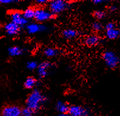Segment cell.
I'll return each instance as SVG.
<instances>
[{
    "label": "cell",
    "mask_w": 120,
    "mask_h": 116,
    "mask_svg": "<svg viewBox=\"0 0 120 116\" xmlns=\"http://www.w3.org/2000/svg\"><path fill=\"white\" fill-rule=\"evenodd\" d=\"M46 98L39 91L36 89L32 91L26 101V107L33 111H36L41 108V106L45 102Z\"/></svg>",
    "instance_id": "obj_1"
},
{
    "label": "cell",
    "mask_w": 120,
    "mask_h": 116,
    "mask_svg": "<svg viewBox=\"0 0 120 116\" xmlns=\"http://www.w3.org/2000/svg\"><path fill=\"white\" fill-rule=\"evenodd\" d=\"M69 3L61 0H55L49 2V11L54 15L60 14L69 7Z\"/></svg>",
    "instance_id": "obj_2"
},
{
    "label": "cell",
    "mask_w": 120,
    "mask_h": 116,
    "mask_svg": "<svg viewBox=\"0 0 120 116\" xmlns=\"http://www.w3.org/2000/svg\"><path fill=\"white\" fill-rule=\"evenodd\" d=\"M102 57L106 66L111 69H114L116 67L120 62V58L113 51H105L103 54Z\"/></svg>",
    "instance_id": "obj_3"
},
{
    "label": "cell",
    "mask_w": 120,
    "mask_h": 116,
    "mask_svg": "<svg viewBox=\"0 0 120 116\" xmlns=\"http://www.w3.org/2000/svg\"><path fill=\"white\" fill-rule=\"evenodd\" d=\"M54 15L49 10L39 8L35 9V19L38 22H44L54 18Z\"/></svg>",
    "instance_id": "obj_4"
},
{
    "label": "cell",
    "mask_w": 120,
    "mask_h": 116,
    "mask_svg": "<svg viewBox=\"0 0 120 116\" xmlns=\"http://www.w3.org/2000/svg\"><path fill=\"white\" fill-rule=\"evenodd\" d=\"M22 108L15 105H7L1 110V116H21Z\"/></svg>",
    "instance_id": "obj_5"
},
{
    "label": "cell",
    "mask_w": 120,
    "mask_h": 116,
    "mask_svg": "<svg viewBox=\"0 0 120 116\" xmlns=\"http://www.w3.org/2000/svg\"><path fill=\"white\" fill-rule=\"evenodd\" d=\"M10 19L11 20V22L15 23L17 25L19 26L20 27L26 26L28 23V20L26 19L23 16L22 12L20 11L14 10L11 11L9 14Z\"/></svg>",
    "instance_id": "obj_6"
},
{
    "label": "cell",
    "mask_w": 120,
    "mask_h": 116,
    "mask_svg": "<svg viewBox=\"0 0 120 116\" xmlns=\"http://www.w3.org/2000/svg\"><path fill=\"white\" fill-rule=\"evenodd\" d=\"M68 114L70 116H87L88 111L82 106L71 105L69 107Z\"/></svg>",
    "instance_id": "obj_7"
},
{
    "label": "cell",
    "mask_w": 120,
    "mask_h": 116,
    "mask_svg": "<svg viewBox=\"0 0 120 116\" xmlns=\"http://www.w3.org/2000/svg\"><path fill=\"white\" fill-rule=\"evenodd\" d=\"M47 29L46 26L38 23H31L27 24L26 26V29L27 32L30 34H35L45 31Z\"/></svg>",
    "instance_id": "obj_8"
},
{
    "label": "cell",
    "mask_w": 120,
    "mask_h": 116,
    "mask_svg": "<svg viewBox=\"0 0 120 116\" xmlns=\"http://www.w3.org/2000/svg\"><path fill=\"white\" fill-rule=\"evenodd\" d=\"M4 30L7 34L10 36L17 35L20 32L21 27L13 22H9L7 23L4 26Z\"/></svg>",
    "instance_id": "obj_9"
},
{
    "label": "cell",
    "mask_w": 120,
    "mask_h": 116,
    "mask_svg": "<svg viewBox=\"0 0 120 116\" xmlns=\"http://www.w3.org/2000/svg\"><path fill=\"white\" fill-rule=\"evenodd\" d=\"M51 66V62L48 61H45L40 64L38 67V74L40 78H44L48 75V70Z\"/></svg>",
    "instance_id": "obj_10"
},
{
    "label": "cell",
    "mask_w": 120,
    "mask_h": 116,
    "mask_svg": "<svg viewBox=\"0 0 120 116\" xmlns=\"http://www.w3.org/2000/svg\"><path fill=\"white\" fill-rule=\"evenodd\" d=\"M101 42V38L95 34L90 35L86 38L84 39V43L88 46H96Z\"/></svg>",
    "instance_id": "obj_11"
},
{
    "label": "cell",
    "mask_w": 120,
    "mask_h": 116,
    "mask_svg": "<svg viewBox=\"0 0 120 116\" xmlns=\"http://www.w3.org/2000/svg\"><path fill=\"white\" fill-rule=\"evenodd\" d=\"M24 52V49L18 46H10L8 49V54L11 57L20 56L22 55Z\"/></svg>",
    "instance_id": "obj_12"
},
{
    "label": "cell",
    "mask_w": 120,
    "mask_h": 116,
    "mask_svg": "<svg viewBox=\"0 0 120 116\" xmlns=\"http://www.w3.org/2000/svg\"><path fill=\"white\" fill-rule=\"evenodd\" d=\"M106 36L109 39H116L120 36V31L117 28L106 31Z\"/></svg>",
    "instance_id": "obj_13"
},
{
    "label": "cell",
    "mask_w": 120,
    "mask_h": 116,
    "mask_svg": "<svg viewBox=\"0 0 120 116\" xmlns=\"http://www.w3.org/2000/svg\"><path fill=\"white\" fill-rule=\"evenodd\" d=\"M22 14L27 20L34 19L35 14V8L33 7L27 8L22 13Z\"/></svg>",
    "instance_id": "obj_14"
},
{
    "label": "cell",
    "mask_w": 120,
    "mask_h": 116,
    "mask_svg": "<svg viewBox=\"0 0 120 116\" xmlns=\"http://www.w3.org/2000/svg\"><path fill=\"white\" fill-rule=\"evenodd\" d=\"M56 108L57 111L61 114L68 113V111L69 110V106L65 102L59 101L56 104Z\"/></svg>",
    "instance_id": "obj_15"
},
{
    "label": "cell",
    "mask_w": 120,
    "mask_h": 116,
    "mask_svg": "<svg viewBox=\"0 0 120 116\" xmlns=\"http://www.w3.org/2000/svg\"><path fill=\"white\" fill-rule=\"evenodd\" d=\"M62 34L65 38L72 39L76 37L78 33L75 30L72 29H67L63 31Z\"/></svg>",
    "instance_id": "obj_16"
},
{
    "label": "cell",
    "mask_w": 120,
    "mask_h": 116,
    "mask_svg": "<svg viewBox=\"0 0 120 116\" xmlns=\"http://www.w3.org/2000/svg\"><path fill=\"white\" fill-rule=\"evenodd\" d=\"M36 83H37V81L35 78L33 77H29L24 82V86L27 89H32L35 86Z\"/></svg>",
    "instance_id": "obj_17"
},
{
    "label": "cell",
    "mask_w": 120,
    "mask_h": 116,
    "mask_svg": "<svg viewBox=\"0 0 120 116\" xmlns=\"http://www.w3.org/2000/svg\"><path fill=\"white\" fill-rule=\"evenodd\" d=\"M44 55L48 57H53L58 54V51L56 49L53 48H47L44 51Z\"/></svg>",
    "instance_id": "obj_18"
},
{
    "label": "cell",
    "mask_w": 120,
    "mask_h": 116,
    "mask_svg": "<svg viewBox=\"0 0 120 116\" xmlns=\"http://www.w3.org/2000/svg\"><path fill=\"white\" fill-rule=\"evenodd\" d=\"M35 114V111H33L31 109L27 107H25L22 109V114L21 116H33Z\"/></svg>",
    "instance_id": "obj_19"
},
{
    "label": "cell",
    "mask_w": 120,
    "mask_h": 116,
    "mask_svg": "<svg viewBox=\"0 0 120 116\" xmlns=\"http://www.w3.org/2000/svg\"><path fill=\"white\" fill-rule=\"evenodd\" d=\"M93 16L95 17L96 19H104V17L106 15V13L104 11L102 10H97L95 11L94 13H93Z\"/></svg>",
    "instance_id": "obj_20"
},
{
    "label": "cell",
    "mask_w": 120,
    "mask_h": 116,
    "mask_svg": "<svg viewBox=\"0 0 120 116\" xmlns=\"http://www.w3.org/2000/svg\"><path fill=\"white\" fill-rule=\"evenodd\" d=\"M39 64H38L37 62L35 61H29L27 63V69L30 70H34L35 69H38V67Z\"/></svg>",
    "instance_id": "obj_21"
},
{
    "label": "cell",
    "mask_w": 120,
    "mask_h": 116,
    "mask_svg": "<svg viewBox=\"0 0 120 116\" xmlns=\"http://www.w3.org/2000/svg\"><path fill=\"white\" fill-rule=\"evenodd\" d=\"M102 25L100 22H95L92 24V29L95 32H99L102 29Z\"/></svg>",
    "instance_id": "obj_22"
},
{
    "label": "cell",
    "mask_w": 120,
    "mask_h": 116,
    "mask_svg": "<svg viewBox=\"0 0 120 116\" xmlns=\"http://www.w3.org/2000/svg\"><path fill=\"white\" fill-rule=\"evenodd\" d=\"M115 27H116V26H115V24L114 23H112V22H109V23H107L106 24V26H105V30L108 31V30L114 29Z\"/></svg>",
    "instance_id": "obj_23"
},
{
    "label": "cell",
    "mask_w": 120,
    "mask_h": 116,
    "mask_svg": "<svg viewBox=\"0 0 120 116\" xmlns=\"http://www.w3.org/2000/svg\"><path fill=\"white\" fill-rule=\"evenodd\" d=\"M15 1H13V0H5V1H0V4L1 5H6V4H12V3H15Z\"/></svg>",
    "instance_id": "obj_24"
},
{
    "label": "cell",
    "mask_w": 120,
    "mask_h": 116,
    "mask_svg": "<svg viewBox=\"0 0 120 116\" xmlns=\"http://www.w3.org/2000/svg\"><path fill=\"white\" fill-rule=\"evenodd\" d=\"M38 5H45V4H47V3H49V1H44V0H39V1H37L36 2Z\"/></svg>",
    "instance_id": "obj_25"
},
{
    "label": "cell",
    "mask_w": 120,
    "mask_h": 116,
    "mask_svg": "<svg viewBox=\"0 0 120 116\" xmlns=\"http://www.w3.org/2000/svg\"><path fill=\"white\" fill-rule=\"evenodd\" d=\"M116 9H117V7L115 5H112V6L110 7L109 8V11L111 12H114L116 10Z\"/></svg>",
    "instance_id": "obj_26"
},
{
    "label": "cell",
    "mask_w": 120,
    "mask_h": 116,
    "mask_svg": "<svg viewBox=\"0 0 120 116\" xmlns=\"http://www.w3.org/2000/svg\"><path fill=\"white\" fill-rule=\"evenodd\" d=\"M104 1H101V0H96V1H93V4H101V3H104Z\"/></svg>",
    "instance_id": "obj_27"
},
{
    "label": "cell",
    "mask_w": 120,
    "mask_h": 116,
    "mask_svg": "<svg viewBox=\"0 0 120 116\" xmlns=\"http://www.w3.org/2000/svg\"><path fill=\"white\" fill-rule=\"evenodd\" d=\"M59 116H70L68 113H64V114H60Z\"/></svg>",
    "instance_id": "obj_28"
}]
</instances>
